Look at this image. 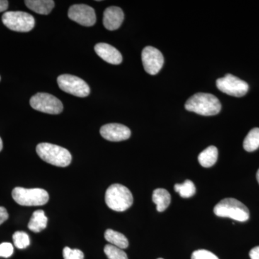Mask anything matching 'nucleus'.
<instances>
[{
    "instance_id": "4",
    "label": "nucleus",
    "mask_w": 259,
    "mask_h": 259,
    "mask_svg": "<svg viewBox=\"0 0 259 259\" xmlns=\"http://www.w3.org/2000/svg\"><path fill=\"white\" fill-rule=\"evenodd\" d=\"M213 211L218 217L229 218L238 222H245L249 219V210L246 206L234 198L222 199Z\"/></svg>"
},
{
    "instance_id": "27",
    "label": "nucleus",
    "mask_w": 259,
    "mask_h": 259,
    "mask_svg": "<svg viewBox=\"0 0 259 259\" xmlns=\"http://www.w3.org/2000/svg\"><path fill=\"white\" fill-rule=\"evenodd\" d=\"M8 218H9V214H8L7 209L5 207H0V225L5 223L8 219Z\"/></svg>"
},
{
    "instance_id": "17",
    "label": "nucleus",
    "mask_w": 259,
    "mask_h": 259,
    "mask_svg": "<svg viewBox=\"0 0 259 259\" xmlns=\"http://www.w3.org/2000/svg\"><path fill=\"white\" fill-rule=\"evenodd\" d=\"M48 218L41 209L32 213L28 223V228L34 233H40L47 228Z\"/></svg>"
},
{
    "instance_id": "25",
    "label": "nucleus",
    "mask_w": 259,
    "mask_h": 259,
    "mask_svg": "<svg viewBox=\"0 0 259 259\" xmlns=\"http://www.w3.org/2000/svg\"><path fill=\"white\" fill-rule=\"evenodd\" d=\"M191 259H219L217 255L207 250H197L193 252Z\"/></svg>"
},
{
    "instance_id": "14",
    "label": "nucleus",
    "mask_w": 259,
    "mask_h": 259,
    "mask_svg": "<svg viewBox=\"0 0 259 259\" xmlns=\"http://www.w3.org/2000/svg\"><path fill=\"white\" fill-rule=\"evenodd\" d=\"M124 20V13L118 7H110L104 12L103 25L109 30L120 28Z\"/></svg>"
},
{
    "instance_id": "7",
    "label": "nucleus",
    "mask_w": 259,
    "mask_h": 259,
    "mask_svg": "<svg viewBox=\"0 0 259 259\" xmlns=\"http://www.w3.org/2000/svg\"><path fill=\"white\" fill-rule=\"evenodd\" d=\"M30 106L37 111L58 115L64 110L62 102L57 97L48 93H37L31 97Z\"/></svg>"
},
{
    "instance_id": "30",
    "label": "nucleus",
    "mask_w": 259,
    "mask_h": 259,
    "mask_svg": "<svg viewBox=\"0 0 259 259\" xmlns=\"http://www.w3.org/2000/svg\"><path fill=\"white\" fill-rule=\"evenodd\" d=\"M3 140H2L1 138H0V151L3 150Z\"/></svg>"
},
{
    "instance_id": "22",
    "label": "nucleus",
    "mask_w": 259,
    "mask_h": 259,
    "mask_svg": "<svg viewBox=\"0 0 259 259\" xmlns=\"http://www.w3.org/2000/svg\"><path fill=\"white\" fill-rule=\"evenodd\" d=\"M104 251L109 259H127L125 252L113 245H105Z\"/></svg>"
},
{
    "instance_id": "15",
    "label": "nucleus",
    "mask_w": 259,
    "mask_h": 259,
    "mask_svg": "<svg viewBox=\"0 0 259 259\" xmlns=\"http://www.w3.org/2000/svg\"><path fill=\"white\" fill-rule=\"evenodd\" d=\"M25 3L29 9L40 15H49L55 6L53 0H26Z\"/></svg>"
},
{
    "instance_id": "2",
    "label": "nucleus",
    "mask_w": 259,
    "mask_h": 259,
    "mask_svg": "<svg viewBox=\"0 0 259 259\" xmlns=\"http://www.w3.org/2000/svg\"><path fill=\"white\" fill-rule=\"evenodd\" d=\"M107 207L116 212H124L134 203V197L128 188L120 184L108 187L105 193Z\"/></svg>"
},
{
    "instance_id": "18",
    "label": "nucleus",
    "mask_w": 259,
    "mask_h": 259,
    "mask_svg": "<svg viewBox=\"0 0 259 259\" xmlns=\"http://www.w3.org/2000/svg\"><path fill=\"white\" fill-rule=\"evenodd\" d=\"M218 150L215 146H209L199 153L198 156L199 163L201 166L209 168L215 164L218 161Z\"/></svg>"
},
{
    "instance_id": "6",
    "label": "nucleus",
    "mask_w": 259,
    "mask_h": 259,
    "mask_svg": "<svg viewBox=\"0 0 259 259\" xmlns=\"http://www.w3.org/2000/svg\"><path fill=\"white\" fill-rule=\"evenodd\" d=\"M2 19L5 26L13 31L29 32L35 26V22L33 16L25 12H6Z\"/></svg>"
},
{
    "instance_id": "19",
    "label": "nucleus",
    "mask_w": 259,
    "mask_h": 259,
    "mask_svg": "<svg viewBox=\"0 0 259 259\" xmlns=\"http://www.w3.org/2000/svg\"><path fill=\"white\" fill-rule=\"evenodd\" d=\"M105 238L111 245L118 247L121 249H125L128 247L129 243L127 238L119 232L108 229L105 231Z\"/></svg>"
},
{
    "instance_id": "10",
    "label": "nucleus",
    "mask_w": 259,
    "mask_h": 259,
    "mask_svg": "<svg viewBox=\"0 0 259 259\" xmlns=\"http://www.w3.org/2000/svg\"><path fill=\"white\" fill-rule=\"evenodd\" d=\"M68 16L73 21L83 26H93L96 23L95 10L87 5H74L69 8Z\"/></svg>"
},
{
    "instance_id": "28",
    "label": "nucleus",
    "mask_w": 259,
    "mask_h": 259,
    "mask_svg": "<svg viewBox=\"0 0 259 259\" xmlns=\"http://www.w3.org/2000/svg\"><path fill=\"white\" fill-rule=\"evenodd\" d=\"M249 256L250 259H259V245L250 250Z\"/></svg>"
},
{
    "instance_id": "24",
    "label": "nucleus",
    "mask_w": 259,
    "mask_h": 259,
    "mask_svg": "<svg viewBox=\"0 0 259 259\" xmlns=\"http://www.w3.org/2000/svg\"><path fill=\"white\" fill-rule=\"evenodd\" d=\"M64 259H83L84 255L83 252L79 249H71L69 247H65L63 250Z\"/></svg>"
},
{
    "instance_id": "16",
    "label": "nucleus",
    "mask_w": 259,
    "mask_h": 259,
    "mask_svg": "<svg viewBox=\"0 0 259 259\" xmlns=\"http://www.w3.org/2000/svg\"><path fill=\"white\" fill-rule=\"evenodd\" d=\"M153 202L156 204L158 212H163L168 208L171 203V195L169 192L164 189L158 188L153 191Z\"/></svg>"
},
{
    "instance_id": "1",
    "label": "nucleus",
    "mask_w": 259,
    "mask_h": 259,
    "mask_svg": "<svg viewBox=\"0 0 259 259\" xmlns=\"http://www.w3.org/2000/svg\"><path fill=\"white\" fill-rule=\"evenodd\" d=\"M186 110L204 116L215 115L221 110L219 100L208 93H197L191 97L185 104Z\"/></svg>"
},
{
    "instance_id": "20",
    "label": "nucleus",
    "mask_w": 259,
    "mask_h": 259,
    "mask_svg": "<svg viewBox=\"0 0 259 259\" xmlns=\"http://www.w3.org/2000/svg\"><path fill=\"white\" fill-rule=\"evenodd\" d=\"M243 148L248 152H253L259 148V128L255 127L248 133L243 141Z\"/></svg>"
},
{
    "instance_id": "29",
    "label": "nucleus",
    "mask_w": 259,
    "mask_h": 259,
    "mask_svg": "<svg viewBox=\"0 0 259 259\" xmlns=\"http://www.w3.org/2000/svg\"><path fill=\"white\" fill-rule=\"evenodd\" d=\"M9 3L7 0H0V13L4 12L8 8Z\"/></svg>"
},
{
    "instance_id": "11",
    "label": "nucleus",
    "mask_w": 259,
    "mask_h": 259,
    "mask_svg": "<svg viewBox=\"0 0 259 259\" xmlns=\"http://www.w3.org/2000/svg\"><path fill=\"white\" fill-rule=\"evenodd\" d=\"M141 56L145 71L148 74L155 75L159 72L164 62L161 51L156 48L147 47L144 48Z\"/></svg>"
},
{
    "instance_id": "32",
    "label": "nucleus",
    "mask_w": 259,
    "mask_h": 259,
    "mask_svg": "<svg viewBox=\"0 0 259 259\" xmlns=\"http://www.w3.org/2000/svg\"><path fill=\"white\" fill-rule=\"evenodd\" d=\"M158 259H163V258H158Z\"/></svg>"
},
{
    "instance_id": "31",
    "label": "nucleus",
    "mask_w": 259,
    "mask_h": 259,
    "mask_svg": "<svg viewBox=\"0 0 259 259\" xmlns=\"http://www.w3.org/2000/svg\"><path fill=\"white\" fill-rule=\"evenodd\" d=\"M256 179H257V181H258V182L259 184V168H258V171H257Z\"/></svg>"
},
{
    "instance_id": "23",
    "label": "nucleus",
    "mask_w": 259,
    "mask_h": 259,
    "mask_svg": "<svg viewBox=\"0 0 259 259\" xmlns=\"http://www.w3.org/2000/svg\"><path fill=\"white\" fill-rule=\"evenodd\" d=\"M13 242L19 249H24L30 245V238L26 233L23 231L15 232L13 236Z\"/></svg>"
},
{
    "instance_id": "9",
    "label": "nucleus",
    "mask_w": 259,
    "mask_h": 259,
    "mask_svg": "<svg viewBox=\"0 0 259 259\" xmlns=\"http://www.w3.org/2000/svg\"><path fill=\"white\" fill-rule=\"evenodd\" d=\"M216 85L220 91L236 97L244 96L249 89L248 83L245 81L231 74L217 79Z\"/></svg>"
},
{
    "instance_id": "8",
    "label": "nucleus",
    "mask_w": 259,
    "mask_h": 259,
    "mask_svg": "<svg viewBox=\"0 0 259 259\" xmlns=\"http://www.w3.org/2000/svg\"><path fill=\"white\" fill-rule=\"evenodd\" d=\"M59 88L65 93L76 97H86L90 94L88 83L81 78L71 74H62L57 79Z\"/></svg>"
},
{
    "instance_id": "13",
    "label": "nucleus",
    "mask_w": 259,
    "mask_h": 259,
    "mask_svg": "<svg viewBox=\"0 0 259 259\" xmlns=\"http://www.w3.org/2000/svg\"><path fill=\"white\" fill-rule=\"evenodd\" d=\"M95 51L97 55L109 64L118 65L122 63V57L120 51L110 44H97L95 47Z\"/></svg>"
},
{
    "instance_id": "12",
    "label": "nucleus",
    "mask_w": 259,
    "mask_h": 259,
    "mask_svg": "<svg viewBox=\"0 0 259 259\" xmlns=\"http://www.w3.org/2000/svg\"><path fill=\"white\" fill-rule=\"evenodd\" d=\"M102 138L112 142L125 141L131 137V130L127 126L118 123H110L100 128Z\"/></svg>"
},
{
    "instance_id": "21",
    "label": "nucleus",
    "mask_w": 259,
    "mask_h": 259,
    "mask_svg": "<svg viewBox=\"0 0 259 259\" xmlns=\"http://www.w3.org/2000/svg\"><path fill=\"white\" fill-rule=\"evenodd\" d=\"M175 190L180 194L182 198H190L196 193V187L193 182L190 180H186L183 184H176Z\"/></svg>"
},
{
    "instance_id": "26",
    "label": "nucleus",
    "mask_w": 259,
    "mask_h": 259,
    "mask_svg": "<svg viewBox=\"0 0 259 259\" xmlns=\"http://www.w3.org/2000/svg\"><path fill=\"white\" fill-rule=\"evenodd\" d=\"M14 251L13 245L10 243H3L0 244V257L9 258Z\"/></svg>"
},
{
    "instance_id": "5",
    "label": "nucleus",
    "mask_w": 259,
    "mask_h": 259,
    "mask_svg": "<svg viewBox=\"0 0 259 259\" xmlns=\"http://www.w3.org/2000/svg\"><path fill=\"white\" fill-rule=\"evenodd\" d=\"M12 196L17 203L22 206H42L49 202V195L42 189H25L15 187Z\"/></svg>"
},
{
    "instance_id": "33",
    "label": "nucleus",
    "mask_w": 259,
    "mask_h": 259,
    "mask_svg": "<svg viewBox=\"0 0 259 259\" xmlns=\"http://www.w3.org/2000/svg\"><path fill=\"white\" fill-rule=\"evenodd\" d=\"M0 80H1V77H0Z\"/></svg>"
},
{
    "instance_id": "3",
    "label": "nucleus",
    "mask_w": 259,
    "mask_h": 259,
    "mask_svg": "<svg viewBox=\"0 0 259 259\" xmlns=\"http://www.w3.org/2000/svg\"><path fill=\"white\" fill-rule=\"evenodd\" d=\"M36 152L44 161L56 166H68L72 159L71 153L67 149L49 143L37 145Z\"/></svg>"
}]
</instances>
